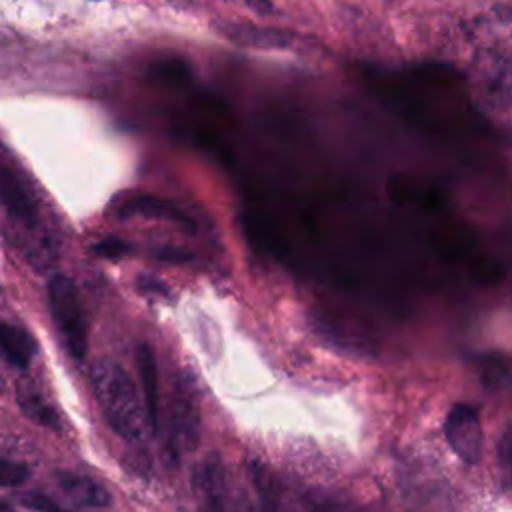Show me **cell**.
<instances>
[{
	"instance_id": "6da1fadb",
	"label": "cell",
	"mask_w": 512,
	"mask_h": 512,
	"mask_svg": "<svg viewBox=\"0 0 512 512\" xmlns=\"http://www.w3.org/2000/svg\"><path fill=\"white\" fill-rule=\"evenodd\" d=\"M90 386L110 430L126 442H138L148 422L132 376L118 362L102 358L90 368Z\"/></svg>"
},
{
	"instance_id": "7a4b0ae2",
	"label": "cell",
	"mask_w": 512,
	"mask_h": 512,
	"mask_svg": "<svg viewBox=\"0 0 512 512\" xmlns=\"http://www.w3.org/2000/svg\"><path fill=\"white\" fill-rule=\"evenodd\" d=\"M190 486L200 512H260L252 486L216 452L192 466Z\"/></svg>"
},
{
	"instance_id": "3957f363",
	"label": "cell",
	"mask_w": 512,
	"mask_h": 512,
	"mask_svg": "<svg viewBox=\"0 0 512 512\" xmlns=\"http://www.w3.org/2000/svg\"><path fill=\"white\" fill-rule=\"evenodd\" d=\"M48 306L68 354L78 362L84 360L88 352V324L78 288L68 276L56 274L48 282Z\"/></svg>"
},
{
	"instance_id": "277c9868",
	"label": "cell",
	"mask_w": 512,
	"mask_h": 512,
	"mask_svg": "<svg viewBox=\"0 0 512 512\" xmlns=\"http://www.w3.org/2000/svg\"><path fill=\"white\" fill-rule=\"evenodd\" d=\"M202 428L200 402L194 382L186 374H178L172 384L168 404V456L180 460L198 446Z\"/></svg>"
},
{
	"instance_id": "5b68a950",
	"label": "cell",
	"mask_w": 512,
	"mask_h": 512,
	"mask_svg": "<svg viewBox=\"0 0 512 512\" xmlns=\"http://www.w3.org/2000/svg\"><path fill=\"white\" fill-rule=\"evenodd\" d=\"M444 436L450 450L466 464H476L482 454V422L474 406L456 402L444 418Z\"/></svg>"
},
{
	"instance_id": "8992f818",
	"label": "cell",
	"mask_w": 512,
	"mask_h": 512,
	"mask_svg": "<svg viewBox=\"0 0 512 512\" xmlns=\"http://www.w3.org/2000/svg\"><path fill=\"white\" fill-rule=\"evenodd\" d=\"M116 218H148V220H162L184 226L188 230L194 228L192 218L174 202L152 196V194H134L118 200L114 204Z\"/></svg>"
},
{
	"instance_id": "52a82bcc",
	"label": "cell",
	"mask_w": 512,
	"mask_h": 512,
	"mask_svg": "<svg viewBox=\"0 0 512 512\" xmlns=\"http://www.w3.org/2000/svg\"><path fill=\"white\" fill-rule=\"evenodd\" d=\"M246 476L254 490L260 512H298L290 492L266 464L250 460Z\"/></svg>"
},
{
	"instance_id": "ba28073f",
	"label": "cell",
	"mask_w": 512,
	"mask_h": 512,
	"mask_svg": "<svg viewBox=\"0 0 512 512\" xmlns=\"http://www.w3.org/2000/svg\"><path fill=\"white\" fill-rule=\"evenodd\" d=\"M136 366L140 376V396L144 414L152 434L160 432V380L156 354L148 344H140L136 350Z\"/></svg>"
},
{
	"instance_id": "9c48e42d",
	"label": "cell",
	"mask_w": 512,
	"mask_h": 512,
	"mask_svg": "<svg viewBox=\"0 0 512 512\" xmlns=\"http://www.w3.org/2000/svg\"><path fill=\"white\" fill-rule=\"evenodd\" d=\"M54 480L60 488V492L74 502L76 506L84 508H106L112 502L110 492L96 482L94 478L78 472H56Z\"/></svg>"
},
{
	"instance_id": "30bf717a",
	"label": "cell",
	"mask_w": 512,
	"mask_h": 512,
	"mask_svg": "<svg viewBox=\"0 0 512 512\" xmlns=\"http://www.w3.org/2000/svg\"><path fill=\"white\" fill-rule=\"evenodd\" d=\"M222 34L228 40L250 48H286L292 44V34L286 30L254 24H224Z\"/></svg>"
},
{
	"instance_id": "8fae6325",
	"label": "cell",
	"mask_w": 512,
	"mask_h": 512,
	"mask_svg": "<svg viewBox=\"0 0 512 512\" xmlns=\"http://www.w3.org/2000/svg\"><path fill=\"white\" fill-rule=\"evenodd\" d=\"M0 350L16 368H28L38 352L34 336L16 324L0 322Z\"/></svg>"
},
{
	"instance_id": "7c38bea8",
	"label": "cell",
	"mask_w": 512,
	"mask_h": 512,
	"mask_svg": "<svg viewBox=\"0 0 512 512\" xmlns=\"http://www.w3.org/2000/svg\"><path fill=\"white\" fill-rule=\"evenodd\" d=\"M16 400H18L22 414L28 420H32L38 426L50 428V430H60L58 412L46 402V398L40 394V390L32 382H28V380L18 382Z\"/></svg>"
},
{
	"instance_id": "4fadbf2b",
	"label": "cell",
	"mask_w": 512,
	"mask_h": 512,
	"mask_svg": "<svg viewBox=\"0 0 512 512\" xmlns=\"http://www.w3.org/2000/svg\"><path fill=\"white\" fill-rule=\"evenodd\" d=\"M0 202L14 218H20L24 222H32L36 216V206L30 194L26 192L18 176L8 168H0Z\"/></svg>"
},
{
	"instance_id": "5bb4252c",
	"label": "cell",
	"mask_w": 512,
	"mask_h": 512,
	"mask_svg": "<svg viewBox=\"0 0 512 512\" xmlns=\"http://www.w3.org/2000/svg\"><path fill=\"white\" fill-rule=\"evenodd\" d=\"M478 374L480 380L488 386V388H500L502 384H506L508 378V368L504 358H500L498 354H490V356H482L478 358Z\"/></svg>"
},
{
	"instance_id": "9a60e30c",
	"label": "cell",
	"mask_w": 512,
	"mask_h": 512,
	"mask_svg": "<svg viewBox=\"0 0 512 512\" xmlns=\"http://www.w3.org/2000/svg\"><path fill=\"white\" fill-rule=\"evenodd\" d=\"M28 466L8 458H0V488H12L28 478Z\"/></svg>"
},
{
	"instance_id": "2e32d148",
	"label": "cell",
	"mask_w": 512,
	"mask_h": 512,
	"mask_svg": "<svg viewBox=\"0 0 512 512\" xmlns=\"http://www.w3.org/2000/svg\"><path fill=\"white\" fill-rule=\"evenodd\" d=\"M92 252L100 258H108V260H118L122 256H126L130 252V244L122 238H104L100 242H96L92 246Z\"/></svg>"
},
{
	"instance_id": "e0dca14e",
	"label": "cell",
	"mask_w": 512,
	"mask_h": 512,
	"mask_svg": "<svg viewBox=\"0 0 512 512\" xmlns=\"http://www.w3.org/2000/svg\"><path fill=\"white\" fill-rule=\"evenodd\" d=\"M20 502L36 512H68L66 508H62L60 504H56L52 498L40 494V492H26L20 496Z\"/></svg>"
},
{
	"instance_id": "ac0fdd59",
	"label": "cell",
	"mask_w": 512,
	"mask_h": 512,
	"mask_svg": "<svg viewBox=\"0 0 512 512\" xmlns=\"http://www.w3.org/2000/svg\"><path fill=\"white\" fill-rule=\"evenodd\" d=\"M308 508H310V512H362L354 506H348V504L336 502L332 498H324V496H312L308 500Z\"/></svg>"
},
{
	"instance_id": "d6986e66",
	"label": "cell",
	"mask_w": 512,
	"mask_h": 512,
	"mask_svg": "<svg viewBox=\"0 0 512 512\" xmlns=\"http://www.w3.org/2000/svg\"><path fill=\"white\" fill-rule=\"evenodd\" d=\"M244 4L254 12V14H260V16H268L274 6H272V0H244Z\"/></svg>"
},
{
	"instance_id": "ffe728a7",
	"label": "cell",
	"mask_w": 512,
	"mask_h": 512,
	"mask_svg": "<svg viewBox=\"0 0 512 512\" xmlns=\"http://www.w3.org/2000/svg\"><path fill=\"white\" fill-rule=\"evenodd\" d=\"M138 288H140L142 292L154 290L156 294H164V296H166V288H164V286H162V282H160V280H156V278H148V276L138 278Z\"/></svg>"
},
{
	"instance_id": "44dd1931",
	"label": "cell",
	"mask_w": 512,
	"mask_h": 512,
	"mask_svg": "<svg viewBox=\"0 0 512 512\" xmlns=\"http://www.w3.org/2000/svg\"><path fill=\"white\" fill-rule=\"evenodd\" d=\"M0 512H16L10 504H4V502H0Z\"/></svg>"
},
{
	"instance_id": "7402d4cb",
	"label": "cell",
	"mask_w": 512,
	"mask_h": 512,
	"mask_svg": "<svg viewBox=\"0 0 512 512\" xmlns=\"http://www.w3.org/2000/svg\"><path fill=\"white\" fill-rule=\"evenodd\" d=\"M386 2H390V0H386Z\"/></svg>"
}]
</instances>
